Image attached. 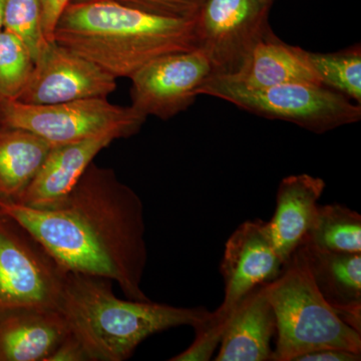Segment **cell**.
Returning a JSON list of instances; mask_svg holds the SVG:
<instances>
[{
	"label": "cell",
	"mask_w": 361,
	"mask_h": 361,
	"mask_svg": "<svg viewBox=\"0 0 361 361\" xmlns=\"http://www.w3.org/2000/svg\"><path fill=\"white\" fill-rule=\"evenodd\" d=\"M0 213L35 237L61 267L108 278L130 300H151L142 288L148 263L144 204L115 171L92 161L63 199L33 208L0 199Z\"/></svg>",
	"instance_id": "obj_1"
},
{
	"label": "cell",
	"mask_w": 361,
	"mask_h": 361,
	"mask_svg": "<svg viewBox=\"0 0 361 361\" xmlns=\"http://www.w3.org/2000/svg\"><path fill=\"white\" fill-rule=\"evenodd\" d=\"M194 23L101 0L68 4L54 37L118 80L165 54L196 49Z\"/></svg>",
	"instance_id": "obj_2"
},
{
	"label": "cell",
	"mask_w": 361,
	"mask_h": 361,
	"mask_svg": "<svg viewBox=\"0 0 361 361\" xmlns=\"http://www.w3.org/2000/svg\"><path fill=\"white\" fill-rule=\"evenodd\" d=\"M108 278L68 271L58 310L90 361H125L148 337L179 326L196 327L212 314L152 300H123Z\"/></svg>",
	"instance_id": "obj_3"
},
{
	"label": "cell",
	"mask_w": 361,
	"mask_h": 361,
	"mask_svg": "<svg viewBox=\"0 0 361 361\" xmlns=\"http://www.w3.org/2000/svg\"><path fill=\"white\" fill-rule=\"evenodd\" d=\"M264 288L276 319L272 361H296L322 348L361 353L360 332L346 324L326 302L297 252Z\"/></svg>",
	"instance_id": "obj_4"
},
{
	"label": "cell",
	"mask_w": 361,
	"mask_h": 361,
	"mask_svg": "<svg viewBox=\"0 0 361 361\" xmlns=\"http://www.w3.org/2000/svg\"><path fill=\"white\" fill-rule=\"evenodd\" d=\"M196 94L217 97L249 113L295 123L316 134L361 120L360 104L351 103L324 85L286 84L250 90L227 78L210 75Z\"/></svg>",
	"instance_id": "obj_5"
},
{
	"label": "cell",
	"mask_w": 361,
	"mask_h": 361,
	"mask_svg": "<svg viewBox=\"0 0 361 361\" xmlns=\"http://www.w3.org/2000/svg\"><path fill=\"white\" fill-rule=\"evenodd\" d=\"M147 118L132 106L106 99H87L52 104H28L18 99H0L2 127L30 130L52 145L77 142L108 132L132 137Z\"/></svg>",
	"instance_id": "obj_6"
},
{
	"label": "cell",
	"mask_w": 361,
	"mask_h": 361,
	"mask_svg": "<svg viewBox=\"0 0 361 361\" xmlns=\"http://www.w3.org/2000/svg\"><path fill=\"white\" fill-rule=\"evenodd\" d=\"M66 274L25 228L0 213V313L20 306L58 308Z\"/></svg>",
	"instance_id": "obj_7"
},
{
	"label": "cell",
	"mask_w": 361,
	"mask_h": 361,
	"mask_svg": "<svg viewBox=\"0 0 361 361\" xmlns=\"http://www.w3.org/2000/svg\"><path fill=\"white\" fill-rule=\"evenodd\" d=\"M269 6L261 0H206L195 18L196 49L212 75L228 77L243 65L254 44L270 30Z\"/></svg>",
	"instance_id": "obj_8"
},
{
	"label": "cell",
	"mask_w": 361,
	"mask_h": 361,
	"mask_svg": "<svg viewBox=\"0 0 361 361\" xmlns=\"http://www.w3.org/2000/svg\"><path fill=\"white\" fill-rule=\"evenodd\" d=\"M211 75L210 63L200 49L165 54L130 78V106L145 118L169 120L193 104L197 90Z\"/></svg>",
	"instance_id": "obj_9"
},
{
	"label": "cell",
	"mask_w": 361,
	"mask_h": 361,
	"mask_svg": "<svg viewBox=\"0 0 361 361\" xmlns=\"http://www.w3.org/2000/svg\"><path fill=\"white\" fill-rule=\"evenodd\" d=\"M116 78L96 63L58 44L47 42L18 101L52 104L106 99L116 92Z\"/></svg>",
	"instance_id": "obj_10"
},
{
	"label": "cell",
	"mask_w": 361,
	"mask_h": 361,
	"mask_svg": "<svg viewBox=\"0 0 361 361\" xmlns=\"http://www.w3.org/2000/svg\"><path fill=\"white\" fill-rule=\"evenodd\" d=\"M283 267L268 222L256 219L242 223L226 241L220 265L224 299L216 310L229 314L247 294L276 279Z\"/></svg>",
	"instance_id": "obj_11"
},
{
	"label": "cell",
	"mask_w": 361,
	"mask_h": 361,
	"mask_svg": "<svg viewBox=\"0 0 361 361\" xmlns=\"http://www.w3.org/2000/svg\"><path fill=\"white\" fill-rule=\"evenodd\" d=\"M122 137L120 133L108 132L80 141L54 145L37 174L13 202L33 208L56 203L73 189L99 152Z\"/></svg>",
	"instance_id": "obj_12"
},
{
	"label": "cell",
	"mask_w": 361,
	"mask_h": 361,
	"mask_svg": "<svg viewBox=\"0 0 361 361\" xmlns=\"http://www.w3.org/2000/svg\"><path fill=\"white\" fill-rule=\"evenodd\" d=\"M58 308L20 306L0 313V361H47L70 334Z\"/></svg>",
	"instance_id": "obj_13"
},
{
	"label": "cell",
	"mask_w": 361,
	"mask_h": 361,
	"mask_svg": "<svg viewBox=\"0 0 361 361\" xmlns=\"http://www.w3.org/2000/svg\"><path fill=\"white\" fill-rule=\"evenodd\" d=\"M276 334L274 311L264 285L254 289L230 312L216 361H272Z\"/></svg>",
	"instance_id": "obj_14"
},
{
	"label": "cell",
	"mask_w": 361,
	"mask_h": 361,
	"mask_svg": "<svg viewBox=\"0 0 361 361\" xmlns=\"http://www.w3.org/2000/svg\"><path fill=\"white\" fill-rule=\"evenodd\" d=\"M222 78L250 90L286 84L322 85L307 51L282 42L271 28L254 44L238 71Z\"/></svg>",
	"instance_id": "obj_15"
},
{
	"label": "cell",
	"mask_w": 361,
	"mask_h": 361,
	"mask_svg": "<svg viewBox=\"0 0 361 361\" xmlns=\"http://www.w3.org/2000/svg\"><path fill=\"white\" fill-rule=\"evenodd\" d=\"M326 302L361 334V253H336L301 244L296 249Z\"/></svg>",
	"instance_id": "obj_16"
},
{
	"label": "cell",
	"mask_w": 361,
	"mask_h": 361,
	"mask_svg": "<svg viewBox=\"0 0 361 361\" xmlns=\"http://www.w3.org/2000/svg\"><path fill=\"white\" fill-rule=\"evenodd\" d=\"M325 188L324 180L308 174L288 176L280 182L268 226L284 265L310 231Z\"/></svg>",
	"instance_id": "obj_17"
},
{
	"label": "cell",
	"mask_w": 361,
	"mask_h": 361,
	"mask_svg": "<svg viewBox=\"0 0 361 361\" xmlns=\"http://www.w3.org/2000/svg\"><path fill=\"white\" fill-rule=\"evenodd\" d=\"M52 146L30 130L0 129V199L18 198L39 172Z\"/></svg>",
	"instance_id": "obj_18"
},
{
	"label": "cell",
	"mask_w": 361,
	"mask_h": 361,
	"mask_svg": "<svg viewBox=\"0 0 361 361\" xmlns=\"http://www.w3.org/2000/svg\"><path fill=\"white\" fill-rule=\"evenodd\" d=\"M318 250L361 253V216L341 204L318 206L302 243Z\"/></svg>",
	"instance_id": "obj_19"
},
{
	"label": "cell",
	"mask_w": 361,
	"mask_h": 361,
	"mask_svg": "<svg viewBox=\"0 0 361 361\" xmlns=\"http://www.w3.org/2000/svg\"><path fill=\"white\" fill-rule=\"evenodd\" d=\"M307 59L322 85L361 104L360 44L332 54L307 51Z\"/></svg>",
	"instance_id": "obj_20"
},
{
	"label": "cell",
	"mask_w": 361,
	"mask_h": 361,
	"mask_svg": "<svg viewBox=\"0 0 361 361\" xmlns=\"http://www.w3.org/2000/svg\"><path fill=\"white\" fill-rule=\"evenodd\" d=\"M35 61L25 45L6 30H0V99H18L25 90Z\"/></svg>",
	"instance_id": "obj_21"
},
{
	"label": "cell",
	"mask_w": 361,
	"mask_h": 361,
	"mask_svg": "<svg viewBox=\"0 0 361 361\" xmlns=\"http://www.w3.org/2000/svg\"><path fill=\"white\" fill-rule=\"evenodd\" d=\"M2 30L18 37L35 63L49 42L42 30L40 0H4Z\"/></svg>",
	"instance_id": "obj_22"
},
{
	"label": "cell",
	"mask_w": 361,
	"mask_h": 361,
	"mask_svg": "<svg viewBox=\"0 0 361 361\" xmlns=\"http://www.w3.org/2000/svg\"><path fill=\"white\" fill-rule=\"evenodd\" d=\"M229 315L213 311L205 322L194 327L196 337L191 345L180 355L171 358V361H203L210 360L214 350L220 344L226 322Z\"/></svg>",
	"instance_id": "obj_23"
},
{
	"label": "cell",
	"mask_w": 361,
	"mask_h": 361,
	"mask_svg": "<svg viewBox=\"0 0 361 361\" xmlns=\"http://www.w3.org/2000/svg\"><path fill=\"white\" fill-rule=\"evenodd\" d=\"M146 13L180 20H195L206 0H115Z\"/></svg>",
	"instance_id": "obj_24"
},
{
	"label": "cell",
	"mask_w": 361,
	"mask_h": 361,
	"mask_svg": "<svg viewBox=\"0 0 361 361\" xmlns=\"http://www.w3.org/2000/svg\"><path fill=\"white\" fill-rule=\"evenodd\" d=\"M71 0H40L42 9V25L45 39L54 40V35L56 23Z\"/></svg>",
	"instance_id": "obj_25"
},
{
	"label": "cell",
	"mask_w": 361,
	"mask_h": 361,
	"mask_svg": "<svg viewBox=\"0 0 361 361\" xmlns=\"http://www.w3.org/2000/svg\"><path fill=\"white\" fill-rule=\"evenodd\" d=\"M47 361H90V358L80 342L70 332Z\"/></svg>",
	"instance_id": "obj_26"
},
{
	"label": "cell",
	"mask_w": 361,
	"mask_h": 361,
	"mask_svg": "<svg viewBox=\"0 0 361 361\" xmlns=\"http://www.w3.org/2000/svg\"><path fill=\"white\" fill-rule=\"evenodd\" d=\"M361 353L341 348H322L306 353L296 361H360Z\"/></svg>",
	"instance_id": "obj_27"
},
{
	"label": "cell",
	"mask_w": 361,
	"mask_h": 361,
	"mask_svg": "<svg viewBox=\"0 0 361 361\" xmlns=\"http://www.w3.org/2000/svg\"><path fill=\"white\" fill-rule=\"evenodd\" d=\"M4 0H0V30H2V13H4Z\"/></svg>",
	"instance_id": "obj_28"
},
{
	"label": "cell",
	"mask_w": 361,
	"mask_h": 361,
	"mask_svg": "<svg viewBox=\"0 0 361 361\" xmlns=\"http://www.w3.org/2000/svg\"><path fill=\"white\" fill-rule=\"evenodd\" d=\"M101 1V0H71V4H85V2Z\"/></svg>",
	"instance_id": "obj_29"
},
{
	"label": "cell",
	"mask_w": 361,
	"mask_h": 361,
	"mask_svg": "<svg viewBox=\"0 0 361 361\" xmlns=\"http://www.w3.org/2000/svg\"><path fill=\"white\" fill-rule=\"evenodd\" d=\"M261 1L263 2V4H267V6H272L273 2L275 1V0H261Z\"/></svg>",
	"instance_id": "obj_30"
},
{
	"label": "cell",
	"mask_w": 361,
	"mask_h": 361,
	"mask_svg": "<svg viewBox=\"0 0 361 361\" xmlns=\"http://www.w3.org/2000/svg\"><path fill=\"white\" fill-rule=\"evenodd\" d=\"M2 128L4 127H2L1 123H0V129H2Z\"/></svg>",
	"instance_id": "obj_31"
}]
</instances>
